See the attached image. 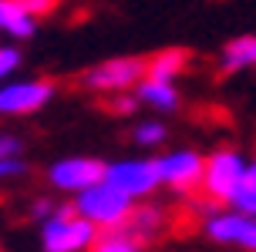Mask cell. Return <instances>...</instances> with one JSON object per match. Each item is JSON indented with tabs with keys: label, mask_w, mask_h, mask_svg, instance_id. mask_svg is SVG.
Segmentation results:
<instances>
[{
	"label": "cell",
	"mask_w": 256,
	"mask_h": 252,
	"mask_svg": "<svg viewBox=\"0 0 256 252\" xmlns=\"http://www.w3.org/2000/svg\"><path fill=\"white\" fill-rule=\"evenodd\" d=\"M98 239V229L84 215L71 209H54L48 219H40V246L44 252H88Z\"/></svg>",
	"instance_id": "6da1fadb"
},
{
	"label": "cell",
	"mask_w": 256,
	"mask_h": 252,
	"mask_svg": "<svg viewBox=\"0 0 256 252\" xmlns=\"http://www.w3.org/2000/svg\"><path fill=\"white\" fill-rule=\"evenodd\" d=\"M246 158L240 148H216L212 155H202V182H199V192H202L209 202H226L230 205L232 192L240 189V182L246 175Z\"/></svg>",
	"instance_id": "7a4b0ae2"
},
{
	"label": "cell",
	"mask_w": 256,
	"mask_h": 252,
	"mask_svg": "<svg viewBox=\"0 0 256 252\" xmlns=\"http://www.w3.org/2000/svg\"><path fill=\"white\" fill-rule=\"evenodd\" d=\"M135 202L128 199L125 192H118L115 185H108V182H94L88 189L74 192V212L84 215L94 229H118L125 222L128 209H132Z\"/></svg>",
	"instance_id": "3957f363"
},
{
	"label": "cell",
	"mask_w": 256,
	"mask_h": 252,
	"mask_svg": "<svg viewBox=\"0 0 256 252\" xmlns=\"http://www.w3.org/2000/svg\"><path fill=\"white\" fill-rule=\"evenodd\" d=\"M155 172H158V185L176 195H192L199 192L202 182V155L192 148H176L155 158Z\"/></svg>",
	"instance_id": "277c9868"
},
{
	"label": "cell",
	"mask_w": 256,
	"mask_h": 252,
	"mask_svg": "<svg viewBox=\"0 0 256 252\" xmlns=\"http://www.w3.org/2000/svg\"><path fill=\"white\" fill-rule=\"evenodd\" d=\"M104 182L125 192L132 202L148 199L158 189V172H155V158H118V162H104Z\"/></svg>",
	"instance_id": "5b68a950"
},
{
	"label": "cell",
	"mask_w": 256,
	"mask_h": 252,
	"mask_svg": "<svg viewBox=\"0 0 256 252\" xmlns=\"http://www.w3.org/2000/svg\"><path fill=\"white\" fill-rule=\"evenodd\" d=\"M206 236L219 246H232L243 252H256V215H246L240 209L206 215Z\"/></svg>",
	"instance_id": "8992f818"
},
{
	"label": "cell",
	"mask_w": 256,
	"mask_h": 252,
	"mask_svg": "<svg viewBox=\"0 0 256 252\" xmlns=\"http://www.w3.org/2000/svg\"><path fill=\"white\" fill-rule=\"evenodd\" d=\"M142 77H145V61L142 57H115V61L91 67L84 74V84L91 91H102V94H118V91H132Z\"/></svg>",
	"instance_id": "52a82bcc"
},
{
	"label": "cell",
	"mask_w": 256,
	"mask_h": 252,
	"mask_svg": "<svg viewBox=\"0 0 256 252\" xmlns=\"http://www.w3.org/2000/svg\"><path fill=\"white\" fill-rule=\"evenodd\" d=\"M102 178H104V162L88 158V155H71V158H61V162H54L48 168V182L58 192H68V195L88 189V185L102 182Z\"/></svg>",
	"instance_id": "ba28073f"
},
{
	"label": "cell",
	"mask_w": 256,
	"mask_h": 252,
	"mask_svg": "<svg viewBox=\"0 0 256 252\" xmlns=\"http://www.w3.org/2000/svg\"><path fill=\"white\" fill-rule=\"evenodd\" d=\"M54 98V88L48 81H17L0 88V118L14 114H34Z\"/></svg>",
	"instance_id": "9c48e42d"
},
{
	"label": "cell",
	"mask_w": 256,
	"mask_h": 252,
	"mask_svg": "<svg viewBox=\"0 0 256 252\" xmlns=\"http://www.w3.org/2000/svg\"><path fill=\"white\" fill-rule=\"evenodd\" d=\"M118 229H125L128 236L135 242H152L162 236V229H166V209H158V205H148V202H135L132 209H128L125 222Z\"/></svg>",
	"instance_id": "30bf717a"
},
{
	"label": "cell",
	"mask_w": 256,
	"mask_h": 252,
	"mask_svg": "<svg viewBox=\"0 0 256 252\" xmlns=\"http://www.w3.org/2000/svg\"><path fill=\"white\" fill-rule=\"evenodd\" d=\"M135 98L148 104L155 111H176L179 108V88L176 81H155V77H142L135 84Z\"/></svg>",
	"instance_id": "8fae6325"
},
{
	"label": "cell",
	"mask_w": 256,
	"mask_h": 252,
	"mask_svg": "<svg viewBox=\"0 0 256 252\" xmlns=\"http://www.w3.org/2000/svg\"><path fill=\"white\" fill-rule=\"evenodd\" d=\"M222 71L226 74H236V71H246V67H256V34H243V37L230 40L222 47Z\"/></svg>",
	"instance_id": "7c38bea8"
},
{
	"label": "cell",
	"mask_w": 256,
	"mask_h": 252,
	"mask_svg": "<svg viewBox=\"0 0 256 252\" xmlns=\"http://www.w3.org/2000/svg\"><path fill=\"white\" fill-rule=\"evenodd\" d=\"M189 64V54L179 47H168L162 54H155L152 61H145V77H155V81H176V77L186 71Z\"/></svg>",
	"instance_id": "4fadbf2b"
},
{
	"label": "cell",
	"mask_w": 256,
	"mask_h": 252,
	"mask_svg": "<svg viewBox=\"0 0 256 252\" xmlns=\"http://www.w3.org/2000/svg\"><path fill=\"white\" fill-rule=\"evenodd\" d=\"M230 209L256 215V158H250V165H246V175H243V182H240V189L232 192Z\"/></svg>",
	"instance_id": "5bb4252c"
},
{
	"label": "cell",
	"mask_w": 256,
	"mask_h": 252,
	"mask_svg": "<svg viewBox=\"0 0 256 252\" xmlns=\"http://www.w3.org/2000/svg\"><path fill=\"white\" fill-rule=\"evenodd\" d=\"M91 252H142V242H135L125 229H104V236L94 239Z\"/></svg>",
	"instance_id": "9a60e30c"
},
{
	"label": "cell",
	"mask_w": 256,
	"mask_h": 252,
	"mask_svg": "<svg viewBox=\"0 0 256 252\" xmlns=\"http://www.w3.org/2000/svg\"><path fill=\"white\" fill-rule=\"evenodd\" d=\"M166 125L162 121H138L135 125V131H132V138H135V145H142V148H158L162 141H166Z\"/></svg>",
	"instance_id": "2e32d148"
},
{
	"label": "cell",
	"mask_w": 256,
	"mask_h": 252,
	"mask_svg": "<svg viewBox=\"0 0 256 252\" xmlns=\"http://www.w3.org/2000/svg\"><path fill=\"white\" fill-rule=\"evenodd\" d=\"M27 165L20 162V155H14V158H0V182H10V178H20L24 175Z\"/></svg>",
	"instance_id": "e0dca14e"
},
{
	"label": "cell",
	"mask_w": 256,
	"mask_h": 252,
	"mask_svg": "<svg viewBox=\"0 0 256 252\" xmlns=\"http://www.w3.org/2000/svg\"><path fill=\"white\" fill-rule=\"evenodd\" d=\"M20 3H24V10L30 13V17H44V13L54 10V3H58V0H20Z\"/></svg>",
	"instance_id": "ac0fdd59"
},
{
	"label": "cell",
	"mask_w": 256,
	"mask_h": 252,
	"mask_svg": "<svg viewBox=\"0 0 256 252\" xmlns=\"http://www.w3.org/2000/svg\"><path fill=\"white\" fill-rule=\"evenodd\" d=\"M14 155H20V138L0 135V158H14Z\"/></svg>",
	"instance_id": "d6986e66"
},
{
	"label": "cell",
	"mask_w": 256,
	"mask_h": 252,
	"mask_svg": "<svg viewBox=\"0 0 256 252\" xmlns=\"http://www.w3.org/2000/svg\"><path fill=\"white\" fill-rule=\"evenodd\" d=\"M135 104H138V98H128V94H122V91H118V98H115V111L118 114L135 111Z\"/></svg>",
	"instance_id": "ffe728a7"
},
{
	"label": "cell",
	"mask_w": 256,
	"mask_h": 252,
	"mask_svg": "<svg viewBox=\"0 0 256 252\" xmlns=\"http://www.w3.org/2000/svg\"><path fill=\"white\" fill-rule=\"evenodd\" d=\"M30 212L38 215V219H48V215L54 212V202H51V199H38L34 205H30Z\"/></svg>",
	"instance_id": "44dd1931"
},
{
	"label": "cell",
	"mask_w": 256,
	"mask_h": 252,
	"mask_svg": "<svg viewBox=\"0 0 256 252\" xmlns=\"http://www.w3.org/2000/svg\"><path fill=\"white\" fill-rule=\"evenodd\" d=\"M7 3L10 0H0V30H4V20H7Z\"/></svg>",
	"instance_id": "7402d4cb"
}]
</instances>
